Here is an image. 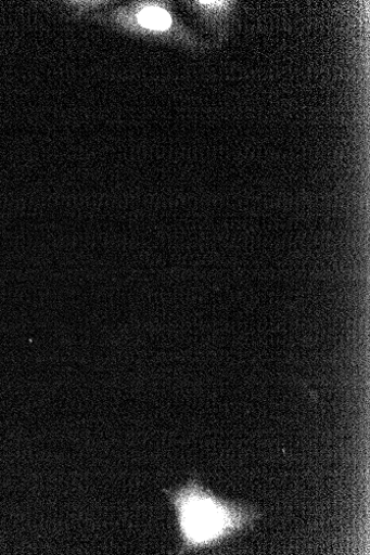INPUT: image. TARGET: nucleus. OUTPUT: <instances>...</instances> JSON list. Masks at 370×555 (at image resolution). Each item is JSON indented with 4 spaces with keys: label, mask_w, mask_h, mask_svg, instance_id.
<instances>
[{
    "label": "nucleus",
    "mask_w": 370,
    "mask_h": 555,
    "mask_svg": "<svg viewBox=\"0 0 370 555\" xmlns=\"http://www.w3.org/2000/svg\"><path fill=\"white\" fill-rule=\"evenodd\" d=\"M164 492L176 513L181 538L179 554L221 544L237 533L253 528L261 517L255 507L216 495L195 476L184 486L165 489Z\"/></svg>",
    "instance_id": "obj_1"
},
{
    "label": "nucleus",
    "mask_w": 370,
    "mask_h": 555,
    "mask_svg": "<svg viewBox=\"0 0 370 555\" xmlns=\"http://www.w3.org/2000/svg\"><path fill=\"white\" fill-rule=\"evenodd\" d=\"M138 20L144 27L158 30L167 29L171 25L170 15L166 11L156 8L143 10Z\"/></svg>",
    "instance_id": "obj_2"
}]
</instances>
